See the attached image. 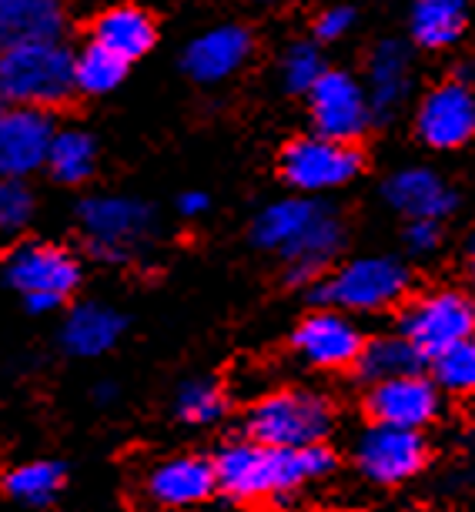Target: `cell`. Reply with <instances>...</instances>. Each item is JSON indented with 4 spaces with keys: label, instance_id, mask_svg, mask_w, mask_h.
Instances as JSON below:
<instances>
[{
    "label": "cell",
    "instance_id": "1",
    "mask_svg": "<svg viewBox=\"0 0 475 512\" xmlns=\"http://www.w3.org/2000/svg\"><path fill=\"white\" fill-rule=\"evenodd\" d=\"M218 489L231 499H288L298 489L332 476L335 452L328 446L312 449H268L251 439L228 442L215 459Z\"/></svg>",
    "mask_w": 475,
    "mask_h": 512
},
{
    "label": "cell",
    "instance_id": "2",
    "mask_svg": "<svg viewBox=\"0 0 475 512\" xmlns=\"http://www.w3.org/2000/svg\"><path fill=\"white\" fill-rule=\"evenodd\" d=\"M335 425V405L315 389H278L248 409L245 432L268 449H312L325 446Z\"/></svg>",
    "mask_w": 475,
    "mask_h": 512
},
{
    "label": "cell",
    "instance_id": "3",
    "mask_svg": "<svg viewBox=\"0 0 475 512\" xmlns=\"http://www.w3.org/2000/svg\"><path fill=\"white\" fill-rule=\"evenodd\" d=\"M71 47L61 41L17 47L0 54V101L31 111H51L77 91Z\"/></svg>",
    "mask_w": 475,
    "mask_h": 512
},
{
    "label": "cell",
    "instance_id": "4",
    "mask_svg": "<svg viewBox=\"0 0 475 512\" xmlns=\"http://www.w3.org/2000/svg\"><path fill=\"white\" fill-rule=\"evenodd\" d=\"M409 268L389 255L352 258L322 282L312 285V302L335 312H382L399 305L409 292Z\"/></svg>",
    "mask_w": 475,
    "mask_h": 512
},
{
    "label": "cell",
    "instance_id": "5",
    "mask_svg": "<svg viewBox=\"0 0 475 512\" xmlns=\"http://www.w3.org/2000/svg\"><path fill=\"white\" fill-rule=\"evenodd\" d=\"M4 278L14 292H21L31 312H54L81 288L84 268L74 251L51 241H27L7 255Z\"/></svg>",
    "mask_w": 475,
    "mask_h": 512
},
{
    "label": "cell",
    "instance_id": "6",
    "mask_svg": "<svg viewBox=\"0 0 475 512\" xmlns=\"http://www.w3.org/2000/svg\"><path fill=\"white\" fill-rule=\"evenodd\" d=\"M399 335L422 359H442L475 335V298L455 288H435L412 298L399 315Z\"/></svg>",
    "mask_w": 475,
    "mask_h": 512
},
{
    "label": "cell",
    "instance_id": "7",
    "mask_svg": "<svg viewBox=\"0 0 475 512\" xmlns=\"http://www.w3.org/2000/svg\"><path fill=\"white\" fill-rule=\"evenodd\" d=\"M87 251L101 262H128L148 245L154 231V211L128 195H91L77 208Z\"/></svg>",
    "mask_w": 475,
    "mask_h": 512
},
{
    "label": "cell",
    "instance_id": "8",
    "mask_svg": "<svg viewBox=\"0 0 475 512\" xmlns=\"http://www.w3.org/2000/svg\"><path fill=\"white\" fill-rule=\"evenodd\" d=\"M278 171L285 185H292L302 195H322V191L345 188L362 175V151L355 144H338L318 134H305L285 144L278 158Z\"/></svg>",
    "mask_w": 475,
    "mask_h": 512
},
{
    "label": "cell",
    "instance_id": "9",
    "mask_svg": "<svg viewBox=\"0 0 475 512\" xmlns=\"http://www.w3.org/2000/svg\"><path fill=\"white\" fill-rule=\"evenodd\" d=\"M308 118L318 138L355 144L372 128L375 114L365 84L348 71H325L308 94Z\"/></svg>",
    "mask_w": 475,
    "mask_h": 512
},
{
    "label": "cell",
    "instance_id": "10",
    "mask_svg": "<svg viewBox=\"0 0 475 512\" xmlns=\"http://www.w3.org/2000/svg\"><path fill=\"white\" fill-rule=\"evenodd\" d=\"M352 459L355 469L375 486H402V482H409L422 472L425 459H429V446H425L422 432L368 425L355 439Z\"/></svg>",
    "mask_w": 475,
    "mask_h": 512
},
{
    "label": "cell",
    "instance_id": "11",
    "mask_svg": "<svg viewBox=\"0 0 475 512\" xmlns=\"http://www.w3.org/2000/svg\"><path fill=\"white\" fill-rule=\"evenodd\" d=\"M415 131L435 151H455L475 138V91L452 77L425 94L415 111Z\"/></svg>",
    "mask_w": 475,
    "mask_h": 512
},
{
    "label": "cell",
    "instance_id": "12",
    "mask_svg": "<svg viewBox=\"0 0 475 512\" xmlns=\"http://www.w3.org/2000/svg\"><path fill=\"white\" fill-rule=\"evenodd\" d=\"M57 124L47 111L0 101V178H27L47 164Z\"/></svg>",
    "mask_w": 475,
    "mask_h": 512
},
{
    "label": "cell",
    "instance_id": "13",
    "mask_svg": "<svg viewBox=\"0 0 475 512\" xmlns=\"http://www.w3.org/2000/svg\"><path fill=\"white\" fill-rule=\"evenodd\" d=\"M292 349L298 359L315 365V369H348L362 355L365 338L345 312L318 308L298 322L292 332Z\"/></svg>",
    "mask_w": 475,
    "mask_h": 512
},
{
    "label": "cell",
    "instance_id": "14",
    "mask_svg": "<svg viewBox=\"0 0 475 512\" xmlns=\"http://www.w3.org/2000/svg\"><path fill=\"white\" fill-rule=\"evenodd\" d=\"M365 409L372 415V425H392V429L422 432L425 425L439 419L442 395L439 385L425 375H405L382 385H372L365 395Z\"/></svg>",
    "mask_w": 475,
    "mask_h": 512
},
{
    "label": "cell",
    "instance_id": "15",
    "mask_svg": "<svg viewBox=\"0 0 475 512\" xmlns=\"http://www.w3.org/2000/svg\"><path fill=\"white\" fill-rule=\"evenodd\" d=\"M251 51H255V37L245 24H218L184 47L181 64L198 84H221L248 64Z\"/></svg>",
    "mask_w": 475,
    "mask_h": 512
},
{
    "label": "cell",
    "instance_id": "16",
    "mask_svg": "<svg viewBox=\"0 0 475 512\" xmlns=\"http://www.w3.org/2000/svg\"><path fill=\"white\" fill-rule=\"evenodd\" d=\"M342 248H345V221L332 205L322 201V208L315 211L308 228L281 251V258H285V265H288V282L308 285V288L318 285Z\"/></svg>",
    "mask_w": 475,
    "mask_h": 512
},
{
    "label": "cell",
    "instance_id": "17",
    "mask_svg": "<svg viewBox=\"0 0 475 512\" xmlns=\"http://www.w3.org/2000/svg\"><path fill=\"white\" fill-rule=\"evenodd\" d=\"M218 489L215 462L201 456H171L144 476V496L158 509L201 506Z\"/></svg>",
    "mask_w": 475,
    "mask_h": 512
},
{
    "label": "cell",
    "instance_id": "18",
    "mask_svg": "<svg viewBox=\"0 0 475 512\" xmlns=\"http://www.w3.org/2000/svg\"><path fill=\"white\" fill-rule=\"evenodd\" d=\"M365 91L375 121H389L402 111L412 91V51L405 41H378L365 64Z\"/></svg>",
    "mask_w": 475,
    "mask_h": 512
},
{
    "label": "cell",
    "instance_id": "19",
    "mask_svg": "<svg viewBox=\"0 0 475 512\" xmlns=\"http://www.w3.org/2000/svg\"><path fill=\"white\" fill-rule=\"evenodd\" d=\"M382 198L409 221H442L452 215L455 191L432 168H402L382 185Z\"/></svg>",
    "mask_w": 475,
    "mask_h": 512
},
{
    "label": "cell",
    "instance_id": "20",
    "mask_svg": "<svg viewBox=\"0 0 475 512\" xmlns=\"http://www.w3.org/2000/svg\"><path fill=\"white\" fill-rule=\"evenodd\" d=\"M64 24L57 0H0V54L61 41Z\"/></svg>",
    "mask_w": 475,
    "mask_h": 512
},
{
    "label": "cell",
    "instance_id": "21",
    "mask_svg": "<svg viewBox=\"0 0 475 512\" xmlns=\"http://www.w3.org/2000/svg\"><path fill=\"white\" fill-rule=\"evenodd\" d=\"M154 41H158L154 17L131 4L108 7V11H101L91 24V44L118 54L121 61H128V64L148 54Z\"/></svg>",
    "mask_w": 475,
    "mask_h": 512
},
{
    "label": "cell",
    "instance_id": "22",
    "mask_svg": "<svg viewBox=\"0 0 475 512\" xmlns=\"http://www.w3.org/2000/svg\"><path fill=\"white\" fill-rule=\"evenodd\" d=\"M124 332V315L114 312L108 305L84 302L67 312L61 325V345L74 359H98V355L111 352Z\"/></svg>",
    "mask_w": 475,
    "mask_h": 512
},
{
    "label": "cell",
    "instance_id": "23",
    "mask_svg": "<svg viewBox=\"0 0 475 512\" xmlns=\"http://www.w3.org/2000/svg\"><path fill=\"white\" fill-rule=\"evenodd\" d=\"M469 7L462 0H419L409 11V34L425 51H445L462 41Z\"/></svg>",
    "mask_w": 475,
    "mask_h": 512
},
{
    "label": "cell",
    "instance_id": "24",
    "mask_svg": "<svg viewBox=\"0 0 475 512\" xmlns=\"http://www.w3.org/2000/svg\"><path fill=\"white\" fill-rule=\"evenodd\" d=\"M318 208H322V201L305 198V195L271 201L268 208L258 211L255 225H251V238H255L261 248L278 251L281 255V251H285L308 228V221L315 218Z\"/></svg>",
    "mask_w": 475,
    "mask_h": 512
},
{
    "label": "cell",
    "instance_id": "25",
    "mask_svg": "<svg viewBox=\"0 0 475 512\" xmlns=\"http://www.w3.org/2000/svg\"><path fill=\"white\" fill-rule=\"evenodd\" d=\"M422 362L425 359L402 335H378L365 342V349L355 362V375L365 385H382L392 379H405V375H419Z\"/></svg>",
    "mask_w": 475,
    "mask_h": 512
},
{
    "label": "cell",
    "instance_id": "26",
    "mask_svg": "<svg viewBox=\"0 0 475 512\" xmlns=\"http://www.w3.org/2000/svg\"><path fill=\"white\" fill-rule=\"evenodd\" d=\"M98 168V144L81 128H57L51 151H47V171L61 185H84Z\"/></svg>",
    "mask_w": 475,
    "mask_h": 512
},
{
    "label": "cell",
    "instance_id": "27",
    "mask_svg": "<svg viewBox=\"0 0 475 512\" xmlns=\"http://www.w3.org/2000/svg\"><path fill=\"white\" fill-rule=\"evenodd\" d=\"M67 472L61 462L54 459H34V462H21V466L4 472V492L24 506H51V502L61 496Z\"/></svg>",
    "mask_w": 475,
    "mask_h": 512
},
{
    "label": "cell",
    "instance_id": "28",
    "mask_svg": "<svg viewBox=\"0 0 475 512\" xmlns=\"http://www.w3.org/2000/svg\"><path fill=\"white\" fill-rule=\"evenodd\" d=\"M128 77V61H121L118 54L104 51L98 44H87L74 61V81L77 91L84 94H108Z\"/></svg>",
    "mask_w": 475,
    "mask_h": 512
},
{
    "label": "cell",
    "instance_id": "29",
    "mask_svg": "<svg viewBox=\"0 0 475 512\" xmlns=\"http://www.w3.org/2000/svg\"><path fill=\"white\" fill-rule=\"evenodd\" d=\"M174 412L188 425H211L225 415V392L211 379H191L174 395Z\"/></svg>",
    "mask_w": 475,
    "mask_h": 512
},
{
    "label": "cell",
    "instance_id": "30",
    "mask_svg": "<svg viewBox=\"0 0 475 512\" xmlns=\"http://www.w3.org/2000/svg\"><path fill=\"white\" fill-rule=\"evenodd\" d=\"M278 71H281V84H285V91L312 94V88L322 81V74L328 71V67L322 61V51H318L315 44L298 41V44L288 47L285 54H281Z\"/></svg>",
    "mask_w": 475,
    "mask_h": 512
},
{
    "label": "cell",
    "instance_id": "31",
    "mask_svg": "<svg viewBox=\"0 0 475 512\" xmlns=\"http://www.w3.org/2000/svg\"><path fill=\"white\" fill-rule=\"evenodd\" d=\"M34 218V191L21 178H0V245L17 238Z\"/></svg>",
    "mask_w": 475,
    "mask_h": 512
},
{
    "label": "cell",
    "instance_id": "32",
    "mask_svg": "<svg viewBox=\"0 0 475 512\" xmlns=\"http://www.w3.org/2000/svg\"><path fill=\"white\" fill-rule=\"evenodd\" d=\"M435 385L455 395L475 392V335L435 359Z\"/></svg>",
    "mask_w": 475,
    "mask_h": 512
},
{
    "label": "cell",
    "instance_id": "33",
    "mask_svg": "<svg viewBox=\"0 0 475 512\" xmlns=\"http://www.w3.org/2000/svg\"><path fill=\"white\" fill-rule=\"evenodd\" d=\"M352 27H355V7H345V4L325 7V11L315 17V37H318V41H342Z\"/></svg>",
    "mask_w": 475,
    "mask_h": 512
},
{
    "label": "cell",
    "instance_id": "34",
    "mask_svg": "<svg viewBox=\"0 0 475 512\" xmlns=\"http://www.w3.org/2000/svg\"><path fill=\"white\" fill-rule=\"evenodd\" d=\"M405 245L412 251H432L439 245V221H409V228H405Z\"/></svg>",
    "mask_w": 475,
    "mask_h": 512
},
{
    "label": "cell",
    "instance_id": "35",
    "mask_svg": "<svg viewBox=\"0 0 475 512\" xmlns=\"http://www.w3.org/2000/svg\"><path fill=\"white\" fill-rule=\"evenodd\" d=\"M211 205V198L205 195V191H184V195L178 198V211L184 218H198V215H205Z\"/></svg>",
    "mask_w": 475,
    "mask_h": 512
},
{
    "label": "cell",
    "instance_id": "36",
    "mask_svg": "<svg viewBox=\"0 0 475 512\" xmlns=\"http://www.w3.org/2000/svg\"><path fill=\"white\" fill-rule=\"evenodd\" d=\"M455 81L475 91V54H472V57H465V61L459 64V71H455Z\"/></svg>",
    "mask_w": 475,
    "mask_h": 512
},
{
    "label": "cell",
    "instance_id": "37",
    "mask_svg": "<svg viewBox=\"0 0 475 512\" xmlns=\"http://www.w3.org/2000/svg\"><path fill=\"white\" fill-rule=\"evenodd\" d=\"M114 395H118V385H114V382H101L98 389H94V399H98L101 405L114 402Z\"/></svg>",
    "mask_w": 475,
    "mask_h": 512
},
{
    "label": "cell",
    "instance_id": "38",
    "mask_svg": "<svg viewBox=\"0 0 475 512\" xmlns=\"http://www.w3.org/2000/svg\"><path fill=\"white\" fill-rule=\"evenodd\" d=\"M469 258H472V265H475V235H472V241H469Z\"/></svg>",
    "mask_w": 475,
    "mask_h": 512
}]
</instances>
